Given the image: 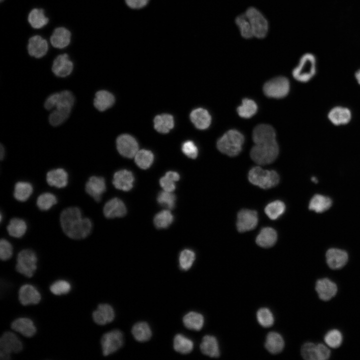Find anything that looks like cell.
<instances>
[{"label": "cell", "mask_w": 360, "mask_h": 360, "mask_svg": "<svg viewBox=\"0 0 360 360\" xmlns=\"http://www.w3.org/2000/svg\"><path fill=\"white\" fill-rule=\"evenodd\" d=\"M33 192L32 186L26 182H18L14 187V196L18 201L25 202L28 200Z\"/></svg>", "instance_id": "37"}, {"label": "cell", "mask_w": 360, "mask_h": 360, "mask_svg": "<svg viewBox=\"0 0 360 360\" xmlns=\"http://www.w3.org/2000/svg\"><path fill=\"white\" fill-rule=\"evenodd\" d=\"M195 258L196 254L194 251L190 249L184 250L179 256L180 268L186 271L188 270L192 267Z\"/></svg>", "instance_id": "45"}, {"label": "cell", "mask_w": 360, "mask_h": 360, "mask_svg": "<svg viewBox=\"0 0 360 360\" xmlns=\"http://www.w3.org/2000/svg\"><path fill=\"white\" fill-rule=\"evenodd\" d=\"M183 153L190 158H196L198 154V150L194 142L191 140L185 142L182 145Z\"/></svg>", "instance_id": "53"}, {"label": "cell", "mask_w": 360, "mask_h": 360, "mask_svg": "<svg viewBox=\"0 0 360 360\" xmlns=\"http://www.w3.org/2000/svg\"><path fill=\"white\" fill-rule=\"evenodd\" d=\"M245 14L251 25L254 36L258 39L264 38L268 34L269 26L264 15L253 6L248 8Z\"/></svg>", "instance_id": "6"}, {"label": "cell", "mask_w": 360, "mask_h": 360, "mask_svg": "<svg viewBox=\"0 0 360 360\" xmlns=\"http://www.w3.org/2000/svg\"><path fill=\"white\" fill-rule=\"evenodd\" d=\"M290 90V82L284 76H278L266 82L263 86L264 94L270 98H280L286 96Z\"/></svg>", "instance_id": "9"}, {"label": "cell", "mask_w": 360, "mask_h": 360, "mask_svg": "<svg viewBox=\"0 0 360 360\" xmlns=\"http://www.w3.org/2000/svg\"><path fill=\"white\" fill-rule=\"evenodd\" d=\"M116 148L118 152L128 158L134 157L138 150V145L134 138L128 134L120 136L116 139Z\"/></svg>", "instance_id": "12"}, {"label": "cell", "mask_w": 360, "mask_h": 360, "mask_svg": "<svg viewBox=\"0 0 360 360\" xmlns=\"http://www.w3.org/2000/svg\"><path fill=\"white\" fill-rule=\"evenodd\" d=\"M258 222V216L255 210L243 209L238 214L236 228L240 232L254 229Z\"/></svg>", "instance_id": "11"}, {"label": "cell", "mask_w": 360, "mask_h": 360, "mask_svg": "<svg viewBox=\"0 0 360 360\" xmlns=\"http://www.w3.org/2000/svg\"><path fill=\"white\" fill-rule=\"evenodd\" d=\"M154 159L153 154L150 150H140L134 156L136 165L142 169H147L152 164Z\"/></svg>", "instance_id": "41"}, {"label": "cell", "mask_w": 360, "mask_h": 360, "mask_svg": "<svg viewBox=\"0 0 360 360\" xmlns=\"http://www.w3.org/2000/svg\"><path fill=\"white\" fill-rule=\"evenodd\" d=\"M193 348L192 341L184 336L178 334L174 336V348L176 352L182 354H188L192 350Z\"/></svg>", "instance_id": "38"}, {"label": "cell", "mask_w": 360, "mask_h": 360, "mask_svg": "<svg viewBox=\"0 0 360 360\" xmlns=\"http://www.w3.org/2000/svg\"><path fill=\"white\" fill-rule=\"evenodd\" d=\"M200 349L203 354L212 358H218L220 354L218 340L212 336L206 335L203 337Z\"/></svg>", "instance_id": "26"}, {"label": "cell", "mask_w": 360, "mask_h": 360, "mask_svg": "<svg viewBox=\"0 0 360 360\" xmlns=\"http://www.w3.org/2000/svg\"><path fill=\"white\" fill-rule=\"evenodd\" d=\"M154 128L159 132L166 134L174 126L173 116L169 114L156 116L154 120Z\"/></svg>", "instance_id": "34"}, {"label": "cell", "mask_w": 360, "mask_h": 360, "mask_svg": "<svg viewBox=\"0 0 360 360\" xmlns=\"http://www.w3.org/2000/svg\"><path fill=\"white\" fill-rule=\"evenodd\" d=\"M157 201L162 206L172 210L176 205V196L172 192L164 190L158 194Z\"/></svg>", "instance_id": "49"}, {"label": "cell", "mask_w": 360, "mask_h": 360, "mask_svg": "<svg viewBox=\"0 0 360 360\" xmlns=\"http://www.w3.org/2000/svg\"><path fill=\"white\" fill-rule=\"evenodd\" d=\"M4 0H0V2H2Z\"/></svg>", "instance_id": "62"}, {"label": "cell", "mask_w": 360, "mask_h": 360, "mask_svg": "<svg viewBox=\"0 0 360 360\" xmlns=\"http://www.w3.org/2000/svg\"><path fill=\"white\" fill-rule=\"evenodd\" d=\"M332 204V200L328 197L316 194L311 199L308 208L310 210L320 213L329 209Z\"/></svg>", "instance_id": "36"}, {"label": "cell", "mask_w": 360, "mask_h": 360, "mask_svg": "<svg viewBox=\"0 0 360 360\" xmlns=\"http://www.w3.org/2000/svg\"><path fill=\"white\" fill-rule=\"evenodd\" d=\"M60 222L64 234L74 240L83 239L90 233L92 224L87 218H83L80 210L72 206L66 208L60 214Z\"/></svg>", "instance_id": "2"}, {"label": "cell", "mask_w": 360, "mask_h": 360, "mask_svg": "<svg viewBox=\"0 0 360 360\" xmlns=\"http://www.w3.org/2000/svg\"><path fill=\"white\" fill-rule=\"evenodd\" d=\"M28 20L30 26L36 29H40L48 22V18L42 8H34L30 12Z\"/></svg>", "instance_id": "31"}, {"label": "cell", "mask_w": 360, "mask_h": 360, "mask_svg": "<svg viewBox=\"0 0 360 360\" xmlns=\"http://www.w3.org/2000/svg\"><path fill=\"white\" fill-rule=\"evenodd\" d=\"M166 176L168 177L169 178H171L174 182L178 181L180 180V174L176 172L173 171H170L168 172L166 174Z\"/></svg>", "instance_id": "58"}, {"label": "cell", "mask_w": 360, "mask_h": 360, "mask_svg": "<svg viewBox=\"0 0 360 360\" xmlns=\"http://www.w3.org/2000/svg\"><path fill=\"white\" fill-rule=\"evenodd\" d=\"M85 190L96 202H100L106 190L104 178L98 176H90L86 184Z\"/></svg>", "instance_id": "14"}, {"label": "cell", "mask_w": 360, "mask_h": 360, "mask_svg": "<svg viewBox=\"0 0 360 360\" xmlns=\"http://www.w3.org/2000/svg\"><path fill=\"white\" fill-rule=\"evenodd\" d=\"M8 234L14 238H20L24 236L27 230L26 222L20 218H12L6 226Z\"/></svg>", "instance_id": "35"}, {"label": "cell", "mask_w": 360, "mask_h": 360, "mask_svg": "<svg viewBox=\"0 0 360 360\" xmlns=\"http://www.w3.org/2000/svg\"><path fill=\"white\" fill-rule=\"evenodd\" d=\"M326 261L328 266L332 270H338L344 267L348 262V254L342 250L332 248L328 250L326 254Z\"/></svg>", "instance_id": "16"}, {"label": "cell", "mask_w": 360, "mask_h": 360, "mask_svg": "<svg viewBox=\"0 0 360 360\" xmlns=\"http://www.w3.org/2000/svg\"><path fill=\"white\" fill-rule=\"evenodd\" d=\"M248 178L250 183L263 189L275 186L280 180L279 176L276 171L263 170L258 166L250 169Z\"/></svg>", "instance_id": "4"}, {"label": "cell", "mask_w": 360, "mask_h": 360, "mask_svg": "<svg viewBox=\"0 0 360 360\" xmlns=\"http://www.w3.org/2000/svg\"><path fill=\"white\" fill-rule=\"evenodd\" d=\"M356 78L358 82L360 84V69L356 72Z\"/></svg>", "instance_id": "60"}, {"label": "cell", "mask_w": 360, "mask_h": 360, "mask_svg": "<svg viewBox=\"0 0 360 360\" xmlns=\"http://www.w3.org/2000/svg\"><path fill=\"white\" fill-rule=\"evenodd\" d=\"M174 216L170 210H164L158 212L154 219V224L159 229L168 228L172 222Z\"/></svg>", "instance_id": "43"}, {"label": "cell", "mask_w": 360, "mask_h": 360, "mask_svg": "<svg viewBox=\"0 0 360 360\" xmlns=\"http://www.w3.org/2000/svg\"><path fill=\"white\" fill-rule=\"evenodd\" d=\"M38 258L34 251L24 249L20 252L16 258V270L27 278H32L37 268Z\"/></svg>", "instance_id": "7"}, {"label": "cell", "mask_w": 360, "mask_h": 360, "mask_svg": "<svg viewBox=\"0 0 360 360\" xmlns=\"http://www.w3.org/2000/svg\"><path fill=\"white\" fill-rule=\"evenodd\" d=\"M57 198L54 194L44 192L40 194L36 200V205L42 210H47L57 203Z\"/></svg>", "instance_id": "44"}, {"label": "cell", "mask_w": 360, "mask_h": 360, "mask_svg": "<svg viewBox=\"0 0 360 360\" xmlns=\"http://www.w3.org/2000/svg\"><path fill=\"white\" fill-rule=\"evenodd\" d=\"M12 328L22 336L31 338L36 332V328L33 321L28 318H19L14 320L11 324Z\"/></svg>", "instance_id": "22"}, {"label": "cell", "mask_w": 360, "mask_h": 360, "mask_svg": "<svg viewBox=\"0 0 360 360\" xmlns=\"http://www.w3.org/2000/svg\"><path fill=\"white\" fill-rule=\"evenodd\" d=\"M115 98L110 92L100 90L96 93L94 105L99 111L103 112L110 108L114 104Z\"/></svg>", "instance_id": "27"}, {"label": "cell", "mask_w": 360, "mask_h": 360, "mask_svg": "<svg viewBox=\"0 0 360 360\" xmlns=\"http://www.w3.org/2000/svg\"><path fill=\"white\" fill-rule=\"evenodd\" d=\"M18 300L24 306L36 304L41 300L39 291L30 284H24L20 286L18 290Z\"/></svg>", "instance_id": "13"}, {"label": "cell", "mask_w": 360, "mask_h": 360, "mask_svg": "<svg viewBox=\"0 0 360 360\" xmlns=\"http://www.w3.org/2000/svg\"><path fill=\"white\" fill-rule=\"evenodd\" d=\"M13 248L12 244L6 240L2 238L0 241V258L2 260H7L12 256Z\"/></svg>", "instance_id": "52"}, {"label": "cell", "mask_w": 360, "mask_h": 360, "mask_svg": "<svg viewBox=\"0 0 360 360\" xmlns=\"http://www.w3.org/2000/svg\"><path fill=\"white\" fill-rule=\"evenodd\" d=\"M311 180H312V182H314L315 183H317V182H318V180H317L316 178H315V177H314V176L312 177V178H311Z\"/></svg>", "instance_id": "61"}, {"label": "cell", "mask_w": 360, "mask_h": 360, "mask_svg": "<svg viewBox=\"0 0 360 360\" xmlns=\"http://www.w3.org/2000/svg\"><path fill=\"white\" fill-rule=\"evenodd\" d=\"M264 346L271 354L280 352L284 346V342L282 336L276 332H269L266 337Z\"/></svg>", "instance_id": "29"}, {"label": "cell", "mask_w": 360, "mask_h": 360, "mask_svg": "<svg viewBox=\"0 0 360 360\" xmlns=\"http://www.w3.org/2000/svg\"><path fill=\"white\" fill-rule=\"evenodd\" d=\"M175 182L166 175L160 180V186L165 191L169 192H172L176 189Z\"/></svg>", "instance_id": "54"}, {"label": "cell", "mask_w": 360, "mask_h": 360, "mask_svg": "<svg viewBox=\"0 0 360 360\" xmlns=\"http://www.w3.org/2000/svg\"><path fill=\"white\" fill-rule=\"evenodd\" d=\"M252 137L254 145L250 152L252 159L259 165L272 162L279 153L274 128L269 124H258L254 129Z\"/></svg>", "instance_id": "1"}, {"label": "cell", "mask_w": 360, "mask_h": 360, "mask_svg": "<svg viewBox=\"0 0 360 360\" xmlns=\"http://www.w3.org/2000/svg\"><path fill=\"white\" fill-rule=\"evenodd\" d=\"M70 113L69 112L55 108L49 115V122L52 126H58L67 120Z\"/></svg>", "instance_id": "50"}, {"label": "cell", "mask_w": 360, "mask_h": 360, "mask_svg": "<svg viewBox=\"0 0 360 360\" xmlns=\"http://www.w3.org/2000/svg\"><path fill=\"white\" fill-rule=\"evenodd\" d=\"M235 22L244 38L248 40L254 37L251 25L245 13L238 16Z\"/></svg>", "instance_id": "39"}, {"label": "cell", "mask_w": 360, "mask_h": 360, "mask_svg": "<svg viewBox=\"0 0 360 360\" xmlns=\"http://www.w3.org/2000/svg\"><path fill=\"white\" fill-rule=\"evenodd\" d=\"M92 317L94 322L98 325H105L113 321L115 313L112 307L108 304H99L94 310Z\"/></svg>", "instance_id": "19"}, {"label": "cell", "mask_w": 360, "mask_h": 360, "mask_svg": "<svg viewBox=\"0 0 360 360\" xmlns=\"http://www.w3.org/2000/svg\"><path fill=\"white\" fill-rule=\"evenodd\" d=\"M256 318L260 324L264 328H268L272 326L274 318L272 312L267 308L259 309L256 313Z\"/></svg>", "instance_id": "48"}, {"label": "cell", "mask_w": 360, "mask_h": 360, "mask_svg": "<svg viewBox=\"0 0 360 360\" xmlns=\"http://www.w3.org/2000/svg\"><path fill=\"white\" fill-rule=\"evenodd\" d=\"M277 240V234L272 228L266 227L262 228L258 235L256 242L260 246L268 248L273 246Z\"/></svg>", "instance_id": "28"}, {"label": "cell", "mask_w": 360, "mask_h": 360, "mask_svg": "<svg viewBox=\"0 0 360 360\" xmlns=\"http://www.w3.org/2000/svg\"><path fill=\"white\" fill-rule=\"evenodd\" d=\"M182 322L187 328L198 331L204 326V318L203 316L198 312H190L184 316Z\"/></svg>", "instance_id": "32"}, {"label": "cell", "mask_w": 360, "mask_h": 360, "mask_svg": "<svg viewBox=\"0 0 360 360\" xmlns=\"http://www.w3.org/2000/svg\"><path fill=\"white\" fill-rule=\"evenodd\" d=\"M244 140V136L240 132L236 130H230L218 140L216 146L222 153L230 156H235L241 152Z\"/></svg>", "instance_id": "3"}, {"label": "cell", "mask_w": 360, "mask_h": 360, "mask_svg": "<svg viewBox=\"0 0 360 360\" xmlns=\"http://www.w3.org/2000/svg\"><path fill=\"white\" fill-rule=\"evenodd\" d=\"M301 354L306 360H318L316 344L308 342L304 344L301 348Z\"/></svg>", "instance_id": "51"}, {"label": "cell", "mask_w": 360, "mask_h": 360, "mask_svg": "<svg viewBox=\"0 0 360 360\" xmlns=\"http://www.w3.org/2000/svg\"><path fill=\"white\" fill-rule=\"evenodd\" d=\"M328 117L331 122L335 125L344 124L350 120L351 113L347 108L336 106L331 110Z\"/></svg>", "instance_id": "30"}, {"label": "cell", "mask_w": 360, "mask_h": 360, "mask_svg": "<svg viewBox=\"0 0 360 360\" xmlns=\"http://www.w3.org/2000/svg\"><path fill=\"white\" fill-rule=\"evenodd\" d=\"M74 64L66 54L58 55L54 60L52 70L57 76L64 78L69 76L73 70Z\"/></svg>", "instance_id": "15"}, {"label": "cell", "mask_w": 360, "mask_h": 360, "mask_svg": "<svg viewBox=\"0 0 360 360\" xmlns=\"http://www.w3.org/2000/svg\"><path fill=\"white\" fill-rule=\"evenodd\" d=\"M284 204L280 200H275L268 204L264 208L267 216L271 220H274L279 218L284 212Z\"/></svg>", "instance_id": "42"}, {"label": "cell", "mask_w": 360, "mask_h": 360, "mask_svg": "<svg viewBox=\"0 0 360 360\" xmlns=\"http://www.w3.org/2000/svg\"><path fill=\"white\" fill-rule=\"evenodd\" d=\"M134 181V177L132 172L122 170L114 173L112 184L117 189L127 192L133 188Z\"/></svg>", "instance_id": "20"}, {"label": "cell", "mask_w": 360, "mask_h": 360, "mask_svg": "<svg viewBox=\"0 0 360 360\" xmlns=\"http://www.w3.org/2000/svg\"><path fill=\"white\" fill-rule=\"evenodd\" d=\"M316 58L312 53H306L300 58L298 64L293 70V77L298 81L305 82L316 74Z\"/></svg>", "instance_id": "5"}, {"label": "cell", "mask_w": 360, "mask_h": 360, "mask_svg": "<svg viewBox=\"0 0 360 360\" xmlns=\"http://www.w3.org/2000/svg\"><path fill=\"white\" fill-rule=\"evenodd\" d=\"M190 119L195 126L200 130H205L210 126L212 117L207 110L198 108L193 110L190 114Z\"/></svg>", "instance_id": "25"}, {"label": "cell", "mask_w": 360, "mask_h": 360, "mask_svg": "<svg viewBox=\"0 0 360 360\" xmlns=\"http://www.w3.org/2000/svg\"><path fill=\"white\" fill-rule=\"evenodd\" d=\"M0 358L8 360L10 354L18 353L23 349V344L19 338L14 332H6L0 338Z\"/></svg>", "instance_id": "8"}, {"label": "cell", "mask_w": 360, "mask_h": 360, "mask_svg": "<svg viewBox=\"0 0 360 360\" xmlns=\"http://www.w3.org/2000/svg\"><path fill=\"white\" fill-rule=\"evenodd\" d=\"M103 212L104 216L108 218H120L126 215V208L121 200L115 198L109 200L105 204Z\"/></svg>", "instance_id": "21"}, {"label": "cell", "mask_w": 360, "mask_h": 360, "mask_svg": "<svg viewBox=\"0 0 360 360\" xmlns=\"http://www.w3.org/2000/svg\"><path fill=\"white\" fill-rule=\"evenodd\" d=\"M71 36V32L68 29L58 27L53 31L50 37V42L54 48H64L70 44Z\"/></svg>", "instance_id": "23"}, {"label": "cell", "mask_w": 360, "mask_h": 360, "mask_svg": "<svg viewBox=\"0 0 360 360\" xmlns=\"http://www.w3.org/2000/svg\"><path fill=\"white\" fill-rule=\"evenodd\" d=\"M150 0H125L126 5L130 8L139 9L144 7Z\"/></svg>", "instance_id": "56"}, {"label": "cell", "mask_w": 360, "mask_h": 360, "mask_svg": "<svg viewBox=\"0 0 360 360\" xmlns=\"http://www.w3.org/2000/svg\"><path fill=\"white\" fill-rule=\"evenodd\" d=\"M316 347L318 360H326L329 358L330 356V351L326 346L318 344H316Z\"/></svg>", "instance_id": "55"}, {"label": "cell", "mask_w": 360, "mask_h": 360, "mask_svg": "<svg viewBox=\"0 0 360 360\" xmlns=\"http://www.w3.org/2000/svg\"><path fill=\"white\" fill-rule=\"evenodd\" d=\"M102 354L107 356L119 350L124 344V336L118 330H114L103 334L100 339Z\"/></svg>", "instance_id": "10"}, {"label": "cell", "mask_w": 360, "mask_h": 360, "mask_svg": "<svg viewBox=\"0 0 360 360\" xmlns=\"http://www.w3.org/2000/svg\"><path fill=\"white\" fill-rule=\"evenodd\" d=\"M258 106L256 102L248 98L242 100V104L236 110L238 115L245 118L252 117L256 114Z\"/></svg>", "instance_id": "40"}, {"label": "cell", "mask_w": 360, "mask_h": 360, "mask_svg": "<svg viewBox=\"0 0 360 360\" xmlns=\"http://www.w3.org/2000/svg\"><path fill=\"white\" fill-rule=\"evenodd\" d=\"M326 344L330 348H338L342 342V336L340 331L332 329L326 332L324 336Z\"/></svg>", "instance_id": "46"}, {"label": "cell", "mask_w": 360, "mask_h": 360, "mask_svg": "<svg viewBox=\"0 0 360 360\" xmlns=\"http://www.w3.org/2000/svg\"><path fill=\"white\" fill-rule=\"evenodd\" d=\"M68 174L63 168H58L48 171L46 176L48 184L52 186L63 188L68 183Z\"/></svg>", "instance_id": "24"}, {"label": "cell", "mask_w": 360, "mask_h": 360, "mask_svg": "<svg viewBox=\"0 0 360 360\" xmlns=\"http://www.w3.org/2000/svg\"><path fill=\"white\" fill-rule=\"evenodd\" d=\"M29 54L36 58H41L44 56L48 49L47 40L40 36L36 35L30 38L28 44Z\"/></svg>", "instance_id": "17"}, {"label": "cell", "mask_w": 360, "mask_h": 360, "mask_svg": "<svg viewBox=\"0 0 360 360\" xmlns=\"http://www.w3.org/2000/svg\"><path fill=\"white\" fill-rule=\"evenodd\" d=\"M0 160H2L4 158L5 151L4 148L2 144H0Z\"/></svg>", "instance_id": "59"}, {"label": "cell", "mask_w": 360, "mask_h": 360, "mask_svg": "<svg viewBox=\"0 0 360 360\" xmlns=\"http://www.w3.org/2000/svg\"><path fill=\"white\" fill-rule=\"evenodd\" d=\"M316 290L319 298L324 301H328L336 294V284L328 278L318 280L316 284Z\"/></svg>", "instance_id": "18"}, {"label": "cell", "mask_w": 360, "mask_h": 360, "mask_svg": "<svg viewBox=\"0 0 360 360\" xmlns=\"http://www.w3.org/2000/svg\"><path fill=\"white\" fill-rule=\"evenodd\" d=\"M72 289L70 284L64 280H58L52 282L50 286L52 294L61 296L68 294Z\"/></svg>", "instance_id": "47"}, {"label": "cell", "mask_w": 360, "mask_h": 360, "mask_svg": "<svg viewBox=\"0 0 360 360\" xmlns=\"http://www.w3.org/2000/svg\"><path fill=\"white\" fill-rule=\"evenodd\" d=\"M134 338L138 342L148 341L152 337V330L148 324L144 322L135 324L132 329Z\"/></svg>", "instance_id": "33"}, {"label": "cell", "mask_w": 360, "mask_h": 360, "mask_svg": "<svg viewBox=\"0 0 360 360\" xmlns=\"http://www.w3.org/2000/svg\"><path fill=\"white\" fill-rule=\"evenodd\" d=\"M57 96L58 92H54L48 97L44 104V106L46 110H49L55 108Z\"/></svg>", "instance_id": "57"}]
</instances>
